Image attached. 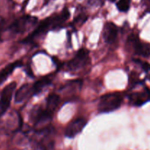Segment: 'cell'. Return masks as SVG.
<instances>
[{
	"label": "cell",
	"instance_id": "obj_1",
	"mask_svg": "<svg viewBox=\"0 0 150 150\" xmlns=\"http://www.w3.org/2000/svg\"><path fill=\"white\" fill-rule=\"evenodd\" d=\"M123 98L120 94L109 93L101 97L98 104V111L100 113H110L120 108Z\"/></svg>",
	"mask_w": 150,
	"mask_h": 150
},
{
	"label": "cell",
	"instance_id": "obj_2",
	"mask_svg": "<svg viewBox=\"0 0 150 150\" xmlns=\"http://www.w3.org/2000/svg\"><path fill=\"white\" fill-rule=\"evenodd\" d=\"M16 86H17V83L14 81L7 84L3 89L1 96H0V117L4 115L10 108V102H11Z\"/></svg>",
	"mask_w": 150,
	"mask_h": 150
},
{
	"label": "cell",
	"instance_id": "obj_3",
	"mask_svg": "<svg viewBox=\"0 0 150 150\" xmlns=\"http://www.w3.org/2000/svg\"><path fill=\"white\" fill-rule=\"evenodd\" d=\"M38 21V18L32 16H26L17 19L10 26V30L15 34L23 33L31 28Z\"/></svg>",
	"mask_w": 150,
	"mask_h": 150
},
{
	"label": "cell",
	"instance_id": "obj_4",
	"mask_svg": "<svg viewBox=\"0 0 150 150\" xmlns=\"http://www.w3.org/2000/svg\"><path fill=\"white\" fill-rule=\"evenodd\" d=\"M89 59V51L85 48H81L77 52L73 59L67 63L69 70H76L86 65Z\"/></svg>",
	"mask_w": 150,
	"mask_h": 150
},
{
	"label": "cell",
	"instance_id": "obj_5",
	"mask_svg": "<svg viewBox=\"0 0 150 150\" xmlns=\"http://www.w3.org/2000/svg\"><path fill=\"white\" fill-rule=\"evenodd\" d=\"M129 41L134 48L135 53L141 57H150V44L147 42H142L139 40V38L136 35H131L129 38Z\"/></svg>",
	"mask_w": 150,
	"mask_h": 150
},
{
	"label": "cell",
	"instance_id": "obj_6",
	"mask_svg": "<svg viewBox=\"0 0 150 150\" xmlns=\"http://www.w3.org/2000/svg\"><path fill=\"white\" fill-rule=\"evenodd\" d=\"M86 123L87 122L83 118H79L77 120H73L67 125L64 132V135L66 137L69 139H73L76 137L79 133H80L83 130Z\"/></svg>",
	"mask_w": 150,
	"mask_h": 150
},
{
	"label": "cell",
	"instance_id": "obj_7",
	"mask_svg": "<svg viewBox=\"0 0 150 150\" xmlns=\"http://www.w3.org/2000/svg\"><path fill=\"white\" fill-rule=\"evenodd\" d=\"M129 100L132 105L135 106H141L150 100V90L145 87L142 92H133L129 95Z\"/></svg>",
	"mask_w": 150,
	"mask_h": 150
},
{
	"label": "cell",
	"instance_id": "obj_8",
	"mask_svg": "<svg viewBox=\"0 0 150 150\" xmlns=\"http://www.w3.org/2000/svg\"><path fill=\"white\" fill-rule=\"evenodd\" d=\"M118 35V29L112 22H108L105 24L103 29V38L107 43L115 42Z\"/></svg>",
	"mask_w": 150,
	"mask_h": 150
},
{
	"label": "cell",
	"instance_id": "obj_9",
	"mask_svg": "<svg viewBox=\"0 0 150 150\" xmlns=\"http://www.w3.org/2000/svg\"><path fill=\"white\" fill-rule=\"evenodd\" d=\"M32 93H33L32 86H31L29 83H26L21 86L17 90L15 95V102L16 103H21L27 99Z\"/></svg>",
	"mask_w": 150,
	"mask_h": 150
},
{
	"label": "cell",
	"instance_id": "obj_10",
	"mask_svg": "<svg viewBox=\"0 0 150 150\" xmlns=\"http://www.w3.org/2000/svg\"><path fill=\"white\" fill-rule=\"evenodd\" d=\"M22 63L20 61H16L15 62L12 63V64H8L7 66H6L1 72H0V84L2 83L7 78L10 76V75L13 72V70L18 67H20Z\"/></svg>",
	"mask_w": 150,
	"mask_h": 150
},
{
	"label": "cell",
	"instance_id": "obj_11",
	"mask_svg": "<svg viewBox=\"0 0 150 150\" xmlns=\"http://www.w3.org/2000/svg\"><path fill=\"white\" fill-rule=\"evenodd\" d=\"M60 98L59 95H56V94H53V95H49V97L47 99V104L45 110L48 111L50 114H54V111L56 108L58 106L59 103Z\"/></svg>",
	"mask_w": 150,
	"mask_h": 150
},
{
	"label": "cell",
	"instance_id": "obj_12",
	"mask_svg": "<svg viewBox=\"0 0 150 150\" xmlns=\"http://www.w3.org/2000/svg\"><path fill=\"white\" fill-rule=\"evenodd\" d=\"M51 79H49L48 77H43L42 79H40V80H38V81L35 82V84L32 86V91H33V93L32 95H38V94L42 92V89L45 87H46L47 86L51 83Z\"/></svg>",
	"mask_w": 150,
	"mask_h": 150
},
{
	"label": "cell",
	"instance_id": "obj_13",
	"mask_svg": "<svg viewBox=\"0 0 150 150\" xmlns=\"http://www.w3.org/2000/svg\"><path fill=\"white\" fill-rule=\"evenodd\" d=\"M130 3H131V0H120L117 3V7L120 12L125 13L128 11L130 9Z\"/></svg>",
	"mask_w": 150,
	"mask_h": 150
},
{
	"label": "cell",
	"instance_id": "obj_14",
	"mask_svg": "<svg viewBox=\"0 0 150 150\" xmlns=\"http://www.w3.org/2000/svg\"><path fill=\"white\" fill-rule=\"evenodd\" d=\"M142 63V67L145 71H149L150 70V64L147 62H141Z\"/></svg>",
	"mask_w": 150,
	"mask_h": 150
},
{
	"label": "cell",
	"instance_id": "obj_15",
	"mask_svg": "<svg viewBox=\"0 0 150 150\" xmlns=\"http://www.w3.org/2000/svg\"><path fill=\"white\" fill-rule=\"evenodd\" d=\"M149 1H150V0H149Z\"/></svg>",
	"mask_w": 150,
	"mask_h": 150
}]
</instances>
